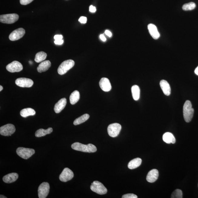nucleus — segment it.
Masks as SVG:
<instances>
[{
    "label": "nucleus",
    "mask_w": 198,
    "mask_h": 198,
    "mask_svg": "<svg viewBox=\"0 0 198 198\" xmlns=\"http://www.w3.org/2000/svg\"><path fill=\"white\" fill-rule=\"evenodd\" d=\"M71 147L74 150L86 153H94L97 150L96 147L91 144L86 145L79 142H75L72 144Z\"/></svg>",
    "instance_id": "nucleus-1"
},
{
    "label": "nucleus",
    "mask_w": 198,
    "mask_h": 198,
    "mask_svg": "<svg viewBox=\"0 0 198 198\" xmlns=\"http://www.w3.org/2000/svg\"><path fill=\"white\" fill-rule=\"evenodd\" d=\"M100 38L103 41H106V38L105 36H104L103 34L101 35H100Z\"/></svg>",
    "instance_id": "nucleus-38"
},
{
    "label": "nucleus",
    "mask_w": 198,
    "mask_h": 198,
    "mask_svg": "<svg viewBox=\"0 0 198 198\" xmlns=\"http://www.w3.org/2000/svg\"><path fill=\"white\" fill-rule=\"evenodd\" d=\"M183 194L181 190L177 189L173 192L171 195L172 198H182Z\"/></svg>",
    "instance_id": "nucleus-30"
},
{
    "label": "nucleus",
    "mask_w": 198,
    "mask_h": 198,
    "mask_svg": "<svg viewBox=\"0 0 198 198\" xmlns=\"http://www.w3.org/2000/svg\"><path fill=\"white\" fill-rule=\"evenodd\" d=\"M6 68L8 72L14 73L21 71L23 69V66L20 62L15 61L7 65Z\"/></svg>",
    "instance_id": "nucleus-11"
},
{
    "label": "nucleus",
    "mask_w": 198,
    "mask_h": 198,
    "mask_svg": "<svg viewBox=\"0 0 198 198\" xmlns=\"http://www.w3.org/2000/svg\"><path fill=\"white\" fill-rule=\"evenodd\" d=\"M196 7V5L195 3L191 2L184 4L182 6V9L185 11L192 10H193Z\"/></svg>",
    "instance_id": "nucleus-29"
},
{
    "label": "nucleus",
    "mask_w": 198,
    "mask_h": 198,
    "mask_svg": "<svg viewBox=\"0 0 198 198\" xmlns=\"http://www.w3.org/2000/svg\"><path fill=\"white\" fill-rule=\"evenodd\" d=\"M36 112L34 109L31 108H27L22 109L20 111V114L22 117H27L29 116L35 115Z\"/></svg>",
    "instance_id": "nucleus-24"
},
{
    "label": "nucleus",
    "mask_w": 198,
    "mask_h": 198,
    "mask_svg": "<svg viewBox=\"0 0 198 198\" xmlns=\"http://www.w3.org/2000/svg\"><path fill=\"white\" fill-rule=\"evenodd\" d=\"M34 0H20L21 4L26 5L32 2Z\"/></svg>",
    "instance_id": "nucleus-32"
},
{
    "label": "nucleus",
    "mask_w": 198,
    "mask_h": 198,
    "mask_svg": "<svg viewBox=\"0 0 198 198\" xmlns=\"http://www.w3.org/2000/svg\"><path fill=\"white\" fill-rule=\"evenodd\" d=\"M194 112V109L192 108L191 102L189 101H186L183 107V115L186 122L189 123L192 120Z\"/></svg>",
    "instance_id": "nucleus-2"
},
{
    "label": "nucleus",
    "mask_w": 198,
    "mask_h": 198,
    "mask_svg": "<svg viewBox=\"0 0 198 198\" xmlns=\"http://www.w3.org/2000/svg\"><path fill=\"white\" fill-rule=\"evenodd\" d=\"M15 84L21 87H31L34 84V81L32 80L27 78H19L15 81Z\"/></svg>",
    "instance_id": "nucleus-12"
},
{
    "label": "nucleus",
    "mask_w": 198,
    "mask_h": 198,
    "mask_svg": "<svg viewBox=\"0 0 198 198\" xmlns=\"http://www.w3.org/2000/svg\"><path fill=\"white\" fill-rule=\"evenodd\" d=\"M18 18V15L16 14L2 15L0 16V21L2 23L12 24L16 22Z\"/></svg>",
    "instance_id": "nucleus-6"
},
{
    "label": "nucleus",
    "mask_w": 198,
    "mask_h": 198,
    "mask_svg": "<svg viewBox=\"0 0 198 198\" xmlns=\"http://www.w3.org/2000/svg\"><path fill=\"white\" fill-rule=\"evenodd\" d=\"M50 185L48 182H44L40 185L38 189V196L39 198H45L49 193Z\"/></svg>",
    "instance_id": "nucleus-9"
},
{
    "label": "nucleus",
    "mask_w": 198,
    "mask_h": 198,
    "mask_svg": "<svg viewBox=\"0 0 198 198\" xmlns=\"http://www.w3.org/2000/svg\"><path fill=\"white\" fill-rule=\"evenodd\" d=\"M16 152L17 154L22 159H28L35 153V151L32 149L19 147L17 149Z\"/></svg>",
    "instance_id": "nucleus-5"
},
{
    "label": "nucleus",
    "mask_w": 198,
    "mask_h": 198,
    "mask_svg": "<svg viewBox=\"0 0 198 198\" xmlns=\"http://www.w3.org/2000/svg\"><path fill=\"white\" fill-rule=\"evenodd\" d=\"M142 163V160L140 158H137L130 161L128 167L130 169L133 170L139 167Z\"/></svg>",
    "instance_id": "nucleus-22"
},
{
    "label": "nucleus",
    "mask_w": 198,
    "mask_h": 198,
    "mask_svg": "<svg viewBox=\"0 0 198 198\" xmlns=\"http://www.w3.org/2000/svg\"><path fill=\"white\" fill-rule=\"evenodd\" d=\"M18 178V175L16 173H12L5 175L3 180L5 183H10L15 182Z\"/></svg>",
    "instance_id": "nucleus-18"
},
{
    "label": "nucleus",
    "mask_w": 198,
    "mask_h": 198,
    "mask_svg": "<svg viewBox=\"0 0 198 198\" xmlns=\"http://www.w3.org/2000/svg\"><path fill=\"white\" fill-rule=\"evenodd\" d=\"M149 33L152 37L154 39H159L160 34L158 32L157 28L155 25L152 24H149L147 26Z\"/></svg>",
    "instance_id": "nucleus-17"
},
{
    "label": "nucleus",
    "mask_w": 198,
    "mask_h": 198,
    "mask_svg": "<svg viewBox=\"0 0 198 198\" xmlns=\"http://www.w3.org/2000/svg\"><path fill=\"white\" fill-rule=\"evenodd\" d=\"M0 198H6L7 197H5L4 196H3L2 195H1L0 196Z\"/></svg>",
    "instance_id": "nucleus-41"
},
{
    "label": "nucleus",
    "mask_w": 198,
    "mask_h": 198,
    "mask_svg": "<svg viewBox=\"0 0 198 198\" xmlns=\"http://www.w3.org/2000/svg\"><path fill=\"white\" fill-rule=\"evenodd\" d=\"M161 88L165 95L169 96L171 94V89L169 83L167 81L163 80L160 83Z\"/></svg>",
    "instance_id": "nucleus-19"
},
{
    "label": "nucleus",
    "mask_w": 198,
    "mask_h": 198,
    "mask_svg": "<svg viewBox=\"0 0 198 198\" xmlns=\"http://www.w3.org/2000/svg\"><path fill=\"white\" fill-rule=\"evenodd\" d=\"M90 189L93 192L101 195L106 194L107 191L103 184L98 181H94L91 183Z\"/></svg>",
    "instance_id": "nucleus-4"
},
{
    "label": "nucleus",
    "mask_w": 198,
    "mask_h": 198,
    "mask_svg": "<svg viewBox=\"0 0 198 198\" xmlns=\"http://www.w3.org/2000/svg\"><path fill=\"white\" fill-rule=\"evenodd\" d=\"M74 177V173L72 170L69 168H65L60 175L59 179L62 182H67L72 180Z\"/></svg>",
    "instance_id": "nucleus-10"
},
{
    "label": "nucleus",
    "mask_w": 198,
    "mask_h": 198,
    "mask_svg": "<svg viewBox=\"0 0 198 198\" xmlns=\"http://www.w3.org/2000/svg\"><path fill=\"white\" fill-rule=\"evenodd\" d=\"M62 38H63V36L61 35H55L54 36V39L55 40H62Z\"/></svg>",
    "instance_id": "nucleus-36"
},
{
    "label": "nucleus",
    "mask_w": 198,
    "mask_h": 198,
    "mask_svg": "<svg viewBox=\"0 0 198 198\" xmlns=\"http://www.w3.org/2000/svg\"><path fill=\"white\" fill-rule=\"evenodd\" d=\"M29 62V63H30V64H32V61H30Z\"/></svg>",
    "instance_id": "nucleus-42"
},
{
    "label": "nucleus",
    "mask_w": 198,
    "mask_h": 198,
    "mask_svg": "<svg viewBox=\"0 0 198 198\" xmlns=\"http://www.w3.org/2000/svg\"><path fill=\"white\" fill-rule=\"evenodd\" d=\"M47 56V54L44 52H38L35 55V61L37 63L43 62L46 59Z\"/></svg>",
    "instance_id": "nucleus-28"
},
{
    "label": "nucleus",
    "mask_w": 198,
    "mask_h": 198,
    "mask_svg": "<svg viewBox=\"0 0 198 198\" xmlns=\"http://www.w3.org/2000/svg\"><path fill=\"white\" fill-rule=\"evenodd\" d=\"M194 73H195V74H197V75L198 76V66L197 68H196L195 71H194Z\"/></svg>",
    "instance_id": "nucleus-39"
},
{
    "label": "nucleus",
    "mask_w": 198,
    "mask_h": 198,
    "mask_svg": "<svg viewBox=\"0 0 198 198\" xmlns=\"http://www.w3.org/2000/svg\"><path fill=\"white\" fill-rule=\"evenodd\" d=\"M55 44L57 45H61L63 44L64 43V41L63 40H56L54 41Z\"/></svg>",
    "instance_id": "nucleus-34"
},
{
    "label": "nucleus",
    "mask_w": 198,
    "mask_h": 198,
    "mask_svg": "<svg viewBox=\"0 0 198 198\" xmlns=\"http://www.w3.org/2000/svg\"><path fill=\"white\" fill-rule=\"evenodd\" d=\"M99 85L101 89L105 92L110 91L112 88L110 81L107 78H101L99 82Z\"/></svg>",
    "instance_id": "nucleus-14"
},
{
    "label": "nucleus",
    "mask_w": 198,
    "mask_h": 198,
    "mask_svg": "<svg viewBox=\"0 0 198 198\" xmlns=\"http://www.w3.org/2000/svg\"><path fill=\"white\" fill-rule=\"evenodd\" d=\"M80 97V95L79 91L77 90H75L71 93L69 97L70 103L72 105H74L79 101Z\"/></svg>",
    "instance_id": "nucleus-23"
},
{
    "label": "nucleus",
    "mask_w": 198,
    "mask_h": 198,
    "mask_svg": "<svg viewBox=\"0 0 198 198\" xmlns=\"http://www.w3.org/2000/svg\"><path fill=\"white\" fill-rule=\"evenodd\" d=\"M121 129V126L120 124L114 123L109 125L107 130L109 136L114 138L119 135Z\"/></svg>",
    "instance_id": "nucleus-7"
},
{
    "label": "nucleus",
    "mask_w": 198,
    "mask_h": 198,
    "mask_svg": "<svg viewBox=\"0 0 198 198\" xmlns=\"http://www.w3.org/2000/svg\"><path fill=\"white\" fill-rule=\"evenodd\" d=\"M89 11L91 13H95L96 11V8L93 6V5H91L89 7Z\"/></svg>",
    "instance_id": "nucleus-35"
},
{
    "label": "nucleus",
    "mask_w": 198,
    "mask_h": 198,
    "mask_svg": "<svg viewBox=\"0 0 198 198\" xmlns=\"http://www.w3.org/2000/svg\"><path fill=\"white\" fill-rule=\"evenodd\" d=\"M122 198H137L138 196L134 194H127L123 195Z\"/></svg>",
    "instance_id": "nucleus-31"
},
{
    "label": "nucleus",
    "mask_w": 198,
    "mask_h": 198,
    "mask_svg": "<svg viewBox=\"0 0 198 198\" xmlns=\"http://www.w3.org/2000/svg\"><path fill=\"white\" fill-rule=\"evenodd\" d=\"M53 131V128L51 127L48 128L47 130L40 129L37 130L35 133V136L37 137H41L45 135L50 134Z\"/></svg>",
    "instance_id": "nucleus-25"
},
{
    "label": "nucleus",
    "mask_w": 198,
    "mask_h": 198,
    "mask_svg": "<svg viewBox=\"0 0 198 198\" xmlns=\"http://www.w3.org/2000/svg\"><path fill=\"white\" fill-rule=\"evenodd\" d=\"M51 63L49 60L41 62L37 68V71L39 73L45 72L51 67Z\"/></svg>",
    "instance_id": "nucleus-20"
},
{
    "label": "nucleus",
    "mask_w": 198,
    "mask_h": 198,
    "mask_svg": "<svg viewBox=\"0 0 198 198\" xmlns=\"http://www.w3.org/2000/svg\"><path fill=\"white\" fill-rule=\"evenodd\" d=\"M163 141L168 144H174L176 142V140L173 135L169 132L164 134L163 135Z\"/></svg>",
    "instance_id": "nucleus-21"
},
{
    "label": "nucleus",
    "mask_w": 198,
    "mask_h": 198,
    "mask_svg": "<svg viewBox=\"0 0 198 198\" xmlns=\"http://www.w3.org/2000/svg\"><path fill=\"white\" fill-rule=\"evenodd\" d=\"M15 131V128L14 125L11 124L4 125L0 128V134L3 136H11Z\"/></svg>",
    "instance_id": "nucleus-8"
},
{
    "label": "nucleus",
    "mask_w": 198,
    "mask_h": 198,
    "mask_svg": "<svg viewBox=\"0 0 198 198\" xmlns=\"http://www.w3.org/2000/svg\"><path fill=\"white\" fill-rule=\"evenodd\" d=\"M159 177V172L157 170L153 169L150 170L147 177V181L150 183H153L157 180Z\"/></svg>",
    "instance_id": "nucleus-15"
},
{
    "label": "nucleus",
    "mask_w": 198,
    "mask_h": 198,
    "mask_svg": "<svg viewBox=\"0 0 198 198\" xmlns=\"http://www.w3.org/2000/svg\"><path fill=\"white\" fill-rule=\"evenodd\" d=\"M25 30L22 28H19L14 31L9 36V39L11 41L18 40L21 38L25 34Z\"/></svg>",
    "instance_id": "nucleus-13"
},
{
    "label": "nucleus",
    "mask_w": 198,
    "mask_h": 198,
    "mask_svg": "<svg viewBox=\"0 0 198 198\" xmlns=\"http://www.w3.org/2000/svg\"><path fill=\"white\" fill-rule=\"evenodd\" d=\"M90 116L88 114H85L82 116L77 118L74 120V125H79L84 123L86 121L89 119Z\"/></svg>",
    "instance_id": "nucleus-27"
},
{
    "label": "nucleus",
    "mask_w": 198,
    "mask_h": 198,
    "mask_svg": "<svg viewBox=\"0 0 198 198\" xmlns=\"http://www.w3.org/2000/svg\"><path fill=\"white\" fill-rule=\"evenodd\" d=\"M131 92L134 100L137 101L140 98V90L137 85H134L131 87Z\"/></svg>",
    "instance_id": "nucleus-26"
},
{
    "label": "nucleus",
    "mask_w": 198,
    "mask_h": 198,
    "mask_svg": "<svg viewBox=\"0 0 198 198\" xmlns=\"http://www.w3.org/2000/svg\"><path fill=\"white\" fill-rule=\"evenodd\" d=\"M79 21L82 24L86 23L87 21V18L84 16L81 17L79 19Z\"/></svg>",
    "instance_id": "nucleus-33"
},
{
    "label": "nucleus",
    "mask_w": 198,
    "mask_h": 198,
    "mask_svg": "<svg viewBox=\"0 0 198 198\" xmlns=\"http://www.w3.org/2000/svg\"><path fill=\"white\" fill-rule=\"evenodd\" d=\"M3 89V87L1 85L0 86V91H1Z\"/></svg>",
    "instance_id": "nucleus-40"
},
{
    "label": "nucleus",
    "mask_w": 198,
    "mask_h": 198,
    "mask_svg": "<svg viewBox=\"0 0 198 198\" xmlns=\"http://www.w3.org/2000/svg\"><path fill=\"white\" fill-rule=\"evenodd\" d=\"M105 34L106 35L108 36L109 37H111L112 36V33L110 31L108 30H106L105 31Z\"/></svg>",
    "instance_id": "nucleus-37"
},
{
    "label": "nucleus",
    "mask_w": 198,
    "mask_h": 198,
    "mask_svg": "<svg viewBox=\"0 0 198 198\" xmlns=\"http://www.w3.org/2000/svg\"><path fill=\"white\" fill-rule=\"evenodd\" d=\"M74 65V61L72 60H65L60 64L58 69V72L60 75H63L73 67Z\"/></svg>",
    "instance_id": "nucleus-3"
},
{
    "label": "nucleus",
    "mask_w": 198,
    "mask_h": 198,
    "mask_svg": "<svg viewBox=\"0 0 198 198\" xmlns=\"http://www.w3.org/2000/svg\"><path fill=\"white\" fill-rule=\"evenodd\" d=\"M67 99L63 98L60 99L57 103L55 104L54 107L55 112L56 114H58L61 112L65 108L66 104H67Z\"/></svg>",
    "instance_id": "nucleus-16"
}]
</instances>
